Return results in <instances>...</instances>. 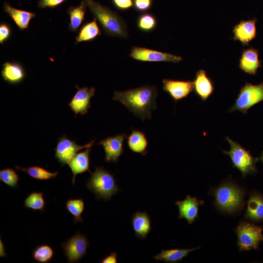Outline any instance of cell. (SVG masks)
<instances>
[{"label":"cell","instance_id":"6da1fadb","mask_svg":"<svg viewBox=\"0 0 263 263\" xmlns=\"http://www.w3.org/2000/svg\"><path fill=\"white\" fill-rule=\"evenodd\" d=\"M157 88L144 85L123 91H115L113 100L118 101L130 112L142 120L151 118V112L156 108Z\"/></svg>","mask_w":263,"mask_h":263},{"label":"cell","instance_id":"7a4b0ae2","mask_svg":"<svg viewBox=\"0 0 263 263\" xmlns=\"http://www.w3.org/2000/svg\"><path fill=\"white\" fill-rule=\"evenodd\" d=\"M210 192L215 206L222 212L237 214L244 207L245 191L233 181L226 180Z\"/></svg>","mask_w":263,"mask_h":263},{"label":"cell","instance_id":"3957f363","mask_svg":"<svg viewBox=\"0 0 263 263\" xmlns=\"http://www.w3.org/2000/svg\"><path fill=\"white\" fill-rule=\"evenodd\" d=\"M94 18L108 36L127 38L129 36L127 25L116 12L94 0H85Z\"/></svg>","mask_w":263,"mask_h":263},{"label":"cell","instance_id":"277c9868","mask_svg":"<svg viewBox=\"0 0 263 263\" xmlns=\"http://www.w3.org/2000/svg\"><path fill=\"white\" fill-rule=\"evenodd\" d=\"M86 185L97 199L109 200L120 190L113 175L102 167H96L91 173Z\"/></svg>","mask_w":263,"mask_h":263},{"label":"cell","instance_id":"5b68a950","mask_svg":"<svg viewBox=\"0 0 263 263\" xmlns=\"http://www.w3.org/2000/svg\"><path fill=\"white\" fill-rule=\"evenodd\" d=\"M226 140L230 149L228 151L223 150V152L229 156L234 168L237 169L242 176L245 178L248 175L254 174L257 172L256 163L259 158L254 157L249 150H246L238 142L228 136Z\"/></svg>","mask_w":263,"mask_h":263},{"label":"cell","instance_id":"8992f818","mask_svg":"<svg viewBox=\"0 0 263 263\" xmlns=\"http://www.w3.org/2000/svg\"><path fill=\"white\" fill-rule=\"evenodd\" d=\"M237 236V244L240 251L251 249L259 250L263 241V227L253 222L241 221L235 229Z\"/></svg>","mask_w":263,"mask_h":263},{"label":"cell","instance_id":"52a82bcc","mask_svg":"<svg viewBox=\"0 0 263 263\" xmlns=\"http://www.w3.org/2000/svg\"><path fill=\"white\" fill-rule=\"evenodd\" d=\"M263 101V82L259 84L246 82L237 95L233 106L228 109L229 112L239 111L244 114L255 105Z\"/></svg>","mask_w":263,"mask_h":263},{"label":"cell","instance_id":"ba28073f","mask_svg":"<svg viewBox=\"0 0 263 263\" xmlns=\"http://www.w3.org/2000/svg\"><path fill=\"white\" fill-rule=\"evenodd\" d=\"M129 56L134 60L143 62H169L176 63L183 60L180 56L135 46L132 48Z\"/></svg>","mask_w":263,"mask_h":263},{"label":"cell","instance_id":"9c48e42d","mask_svg":"<svg viewBox=\"0 0 263 263\" xmlns=\"http://www.w3.org/2000/svg\"><path fill=\"white\" fill-rule=\"evenodd\" d=\"M61 246L69 262H78L87 253L89 242L84 235L77 233L63 243Z\"/></svg>","mask_w":263,"mask_h":263},{"label":"cell","instance_id":"30bf717a","mask_svg":"<svg viewBox=\"0 0 263 263\" xmlns=\"http://www.w3.org/2000/svg\"><path fill=\"white\" fill-rule=\"evenodd\" d=\"M94 142V140H93L85 145L80 146L64 135L58 140L55 149V157L62 166H64L69 163L78 151L92 147Z\"/></svg>","mask_w":263,"mask_h":263},{"label":"cell","instance_id":"8fae6325","mask_svg":"<svg viewBox=\"0 0 263 263\" xmlns=\"http://www.w3.org/2000/svg\"><path fill=\"white\" fill-rule=\"evenodd\" d=\"M127 138L125 133H119L113 136H109L100 141L97 144L102 145L105 152L104 160L106 162H117L120 157L123 154L124 141Z\"/></svg>","mask_w":263,"mask_h":263},{"label":"cell","instance_id":"7c38bea8","mask_svg":"<svg viewBox=\"0 0 263 263\" xmlns=\"http://www.w3.org/2000/svg\"><path fill=\"white\" fill-rule=\"evenodd\" d=\"M162 83L163 91L175 102L187 98L193 90V82L191 80L164 78Z\"/></svg>","mask_w":263,"mask_h":263},{"label":"cell","instance_id":"4fadbf2b","mask_svg":"<svg viewBox=\"0 0 263 263\" xmlns=\"http://www.w3.org/2000/svg\"><path fill=\"white\" fill-rule=\"evenodd\" d=\"M75 87L77 92L68 103V106L75 115H84L91 107V99L94 94L95 89L93 87L80 88L77 85Z\"/></svg>","mask_w":263,"mask_h":263},{"label":"cell","instance_id":"5bb4252c","mask_svg":"<svg viewBox=\"0 0 263 263\" xmlns=\"http://www.w3.org/2000/svg\"><path fill=\"white\" fill-rule=\"evenodd\" d=\"M246 204L244 218L251 222H263V194L257 190H251Z\"/></svg>","mask_w":263,"mask_h":263},{"label":"cell","instance_id":"9a60e30c","mask_svg":"<svg viewBox=\"0 0 263 263\" xmlns=\"http://www.w3.org/2000/svg\"><path fill=\"white\" fill-rule=\"evenodd\" d=\"M257 21L256 18L241 20L233 29V39L240 42L243 46L249 45L256 37Z\"/></svg>","mask_w":263,"mask_h":263},{"label":"cell","instance_id":"2e32d148","mask_svg":"<svg viewBox=\"0 0 263 263\" xmlns=\"http://www.w3.org/2000/svg\"><path fill=\"white\" fill-rule=\"evenodd\" d=\"M175 204L178 207L179 218L185 219L188 224H191L198 218L199 207L204 201L188 195L185 199L177 201Z\"/></svg>","mask_w":263,"mask_h":263},{"label":"cell","instance_id":"e0dca14e","mask_svg":"<svg viewBox=\"0 0 263 263\" xmlns=\"http://www.w3.org/2000/svg\"><path fill=\"white\" fill-rule=\"evenodd\" d=\"M192 82L195 94L203 101H206L213 94L214 83L205 70L197 71Z\"/></svg>","mask_w":263,"mask_h":263},{"label":"cell","instance_id":"ac0fdd59","mask_svg":"<svg viewBox=\"0 0 263 263\" xmlns=\"http://www.w3.org/2000/svg\"><path fill=\"white\" fill-rule=\"evenodd\" d=\"M259 56L258 50L253 47L244 49L239 61L240 69L249 75H255L262 66V61Z\"/></svg>","mask_w":263,"mask_h":263},{"label":"cell","instance_id":"d6986e66","mask_svg":"<svg viewBox=\"0 0 263 263\" xmlns=\"http://www.w3.org/2000/svg\"><path fill=\"white\" fill-rule=\"evenodd\" d=\"M1 75L3 79L9 84L20 83L26 77L23 65L17 61H7L2 65Z\"/></svg>","mask_w":263,"mask_h":263},{"label":"cell","instance_id":"ffe728a7","mask_svg":"<svg viewBox=\"0 0 263 263\" xmlns=\"http://www.w3.org/2000/svg\"><path fill=\"white\" fill-rule=\"evenodd\" d=\"M3 9L20 31L28 29L31 20L36 16L35 13L16 8L6 1L3 4Z\"/></svg>","mask_w":263,"mask_h":263},{"label":"cell","instance_id":"44dd1931","mask_svg":"<svg viewBox=\"0 0 263 263\" xmlns=\"http://www.w3.org/2000/svg\"><path fill=\"white\" fill-rule=\"evenodd\" d=\"M91 150V147H89L81 152L77 153L68 164L73 173V184H75V177L77 174L86 171L91 173L89 169Z\"/></svg>","mask_w":263,"mask_h":263},{"label":"cell","instance_id":"7402d4cb","mask_svg":"<svg viewBox=\"0 0 263 263\" xmlns=\"http://www.w3.org/2000/svg\"><path fill=\"white\" fill-rule=\"evenodd\" d=\"M131 223L136 237L145 239L151 230V220L146 212L137 211L132 217Z\"/></svg>","mask_w":263,"mask_h":263},{"label":"cell","instance_id":"603a6c76","mask_svg":"<svg viewBox=\"0 0 263 263\" xmlns=\"http://www.w3.org/2000/svg\"><path fill=\"white\" fill-rule=\"evenodd\" d=\"M127 139L128 146L131 151L143 156L148 153V141L143 132L132 129Z\"/></svg>","mask_w":263,"mask_h":263},{"label":"cell","instance_id":"cb8c5ba5","mask_svg":"<svg viewBox=\"0 0 263 263\" xmlns=\"http://www.w3.org/2000/svg\"><path fill=\"white\" fill-rule=\"evenodd\" d=\"M102 31L99 28L97 20L94 18L93 20L84 23L80 28L75 37V44L81 42H90L94 40L101 36Z\"/></svg>","mask_w":263,"mask_h":263},{"label":"cell","instance_id":"d4e9b609","mask_svg":"<svg viewBox=\"0 0 263 263\" xmlns=\"http://www.w3.org/2000/svg\"><path fill=\"white\" fill-rule=\"evenodd\" d=\"M87 6L85 0H83L78 6H71L68 8L67 13L70 17L68 28L71 31H78L85 19Z\"/></svg>","mask_w":263,"mask_h":263},{"label":"cell","instance_id":"484cf974","mask_svg":"<svg viewBox=\"0 0 263 263\" xmlns=\"http://www.w3.org/2000/svg\"><path fill=\"white\" fill-rule=\"evenodd\" d=\"M200 248L198 246L192 248L169 249L162 250L159 254L153 257L156 261H161L169 263H175L181 261L188 254L196 249Z\"/></svg>","mask_w":263,"mask_h":263},{"label":"cell","instance_id":"4316f807","mask_svg":"<svg viewBox=\"0 0 263 263\" xmlns=\"http://www.w3.org/2000/svg\"><path fill=\"white\" fill-rule=\"evenodd\" d=\"M17 170H21L27 173L32 178L39 180H47L55 178L58 174V171L52 172L39 166H32L27 168L15 167Z\"/></svg>","mask_w":263,"mask_h":263},{"label":"cell","instance_id":"83f0119b","mask_svg":"<svg viewBox=\"0 0 263 263\" xmlns=\"http://www.w3.org/2000/svg\"><path fill=\"white\" fill-rule=\"evenodd\" d=\"M157 25L156 17L151 13L144 12L137 17L136 26L142 32L149 33L153 31Z\"/></svg>","mask_w":263,"mask_h":263},{"label":"cell","instance_id":"f1b7e54d","mask_svg":"<svg viewBox=\"0 0 263 263\" xmlns=\"http://www.w3.org/2000/svg\"><path fill=\"white\" fill-rule=\"evenodd\" d=\"M66 208L73 215L75 223L83 222L81 214L84 210V202L82 199H69L66 203Z\"/></svg>","mask_w":263,"mask_h":263},{"label":"cell","instance_id":"f546056e","mask_svg":"<svg viewBox=\"0 0 263 263\" xmlns=\"http://www.w3.org/2000/svg\"><path fill=\"white\" fill-rule=\"evenodd\" d=\"M24 206L34 211H43L45 202L42 192L35 191L30 193L24 202Z\"/></svg>","mask_w":263,"mask_h":263},{"label":"cell","instance_id":"4dcf8cb0","mask_svg":"<svg viewBox=\"0 0 263 263\" xmlns=\"http://www.w3.org/2000/svg\"><path fill=\"white\" fill-rule=\"evenodd\" d=\"M52 248L46 244L37 246L33 252V257L35 260L41 263H46L50 261L54 256Z\"/></svg>","mask_w":263,"mask_h":263},{"label":"cell","instance_id":"1f68e13d","mask_svg":"<svg viewBox=\"0 0 263 263\" xmlns=\"http://www.w3.org/2000/svg\"><path fill=\"white\" fill-rule=\"evenodd\" d=\"M0 181L10 188H16L19 177L14 169L7 168L0 170Z\"/></svg>","mask_w":263,"mask_h":263},{"label":"cell","instance_id":"d6a6232c","mask_svg":"<svg viewBox=\"0 0 263 263\" xmlns=\"http://www.w3.org/2000/svg\"><path fill=\"white\" fill-rule=\"evenodd\" d=\"M153 5V0H133V7L138 12H145Z\"/></svg>","mask_w":263,"mask_h":263},{"label":"cell","instance_id":"836d02e7","mask_svg":"<svg viewBox=\"0 0 263 263\" xmlns=\"http://www.w3.org/2000/svg\"><path fill=\"white\" fill-rule=\"evenodd\" d=\"M12 30L10 26L6 22H1L0 24V43L4 44L11 37Z\"/></svg>","mask_w":263,"mask_h":263},{"label":"cell","instance_id":"e575fe53","mask_svg":"<svg viewBox=\"0 0 263 263\" xmlns=\"http://www.w3.org/2000/svg\"><path fill=\"white\" fill-rule=\"evenodd\" d=\"M114 7L121 11H126L133 6V0H112Z\"/></svg>","mask_w":263,"mask_h":263},{"label":"cell","instance_id":"d590c367","mask_svg":"<svg viewBox=\"0 0 263 263\" xmlns=\"http://www.w3.org/2000/svg\"><path fill=\"white\" fill-rule=\"evenodd\" d=\"M67 0H39L38 3V7L41 9L46 8H55L59 6Z\"/></svg>","mask_w":263,"mask_h":263},{"label":"cell","instance_id":"8d00e7d4","mask_svg":"<svg viewBox=\"0 0 263 263\" xmlns=\"http://www.w3.org/2000/svg\"><path fill=\"white\" fill-rule=\"evenodd\" d=\"M117 254L116 252H113L110 255L105 257L101 261L102 263H116L117 262Z\"/></svg>","mask_w":263,"mask_h":263},{"label":"cell","instance_id":"74e56055","mask_svg":"<svg viewBox=\"0 0 263 263\" xmlns=\"http://www.w3.org/2000/svg\"><path fill=\"white\" fill-rule=\"evenodd\" d=\"M0 257L6 256L4 245L1 239L0 240Z\"/></svg>","mask_w":263,"mask_h":263},{"label":"cell","instance_id":"f35d334b","mask_svg":"<svg viewBox=\"0 0 263 263\" xmlns=\"http://www.w3.org/2000/svg\"><path fill=\"white\" fill-rule=\"evenodd\" d=\"M259 161H260L263 165V151L262 152L260 157H259Z\"/></svg>","mask_w":263,"mask_h":263}]
</instances>
